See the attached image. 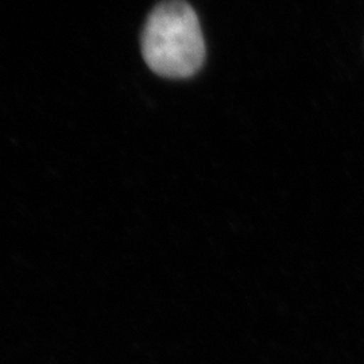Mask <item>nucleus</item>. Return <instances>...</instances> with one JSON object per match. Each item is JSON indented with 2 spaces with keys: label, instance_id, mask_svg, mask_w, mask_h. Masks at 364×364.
<instances>
[{
  "label": "nucleus",
  "instance_id": "nucleus-1",
  "mask_svg": "<svg viewBox=\"0 0 364 364\" xmlns=\"http://www.w3.org/2000/svg\"><path fill=\"white\" fill-rule=\"evenodd\" d=\"M144 63L162 77L193 76L205 58L195 10L185 0H165L150 13L142 33Z\"/></svg>",
  "mask_w": 364,
  "mask_h": 364
}]
</instances>
